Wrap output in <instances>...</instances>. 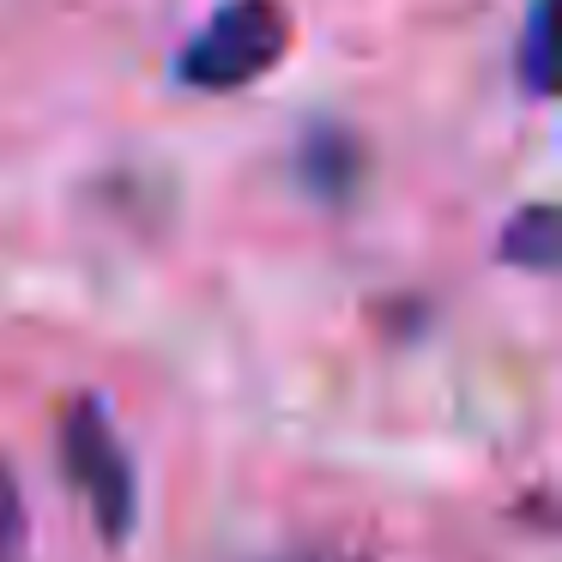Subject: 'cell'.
<instances>
[{"label": "cell", "mask_w": 562, "mask_h": 562, "mask_svg": "<svg viewBox=\"0 0 562 562\" xmlns=\"http://www.w3.org/2000/svg\"><path fill=\"white\" fill-rule=\"evenodd\" d=\"M291 49V13L284 0H231L206 19L194 43L182 49V86L194 91H236L284 61Z\"/></svg>", "instance_id": "6da1fadb"}, {"label": "cell", "mask_w": 562, "mask_h": 562, "mask_svg": "<svg viewBox=\"0 0 562 562\" xmlns=\"http://www.w3.org/2000/svg\"><path fill=\"white\" fill-rule=\"evenodd\" d=\"M61 472L86 496L103 544H127L134 532V460L98 400H74L61 412Z\"/></svg>", "instance_id": "7a4b0ae2"}, {"label": "cell", "mask_w": 562, "mask_h": 562, "mask_svg": "<svg viewBox=\"0 0 562 562\" xmlns=\"http://www.w3.org/2000/svg\"><path fill=\"white\" fill-rule=\"evenodd\" d=\"M296 170H303L308 194L351 200L357 182H363V146H357L351 134H339V127H315V134L303 139V151H296Z\"/></svg>", "instance_id": "3957f363"}, {"label": "cell", "mask_w": 562, "mask_h": 562, "mask_svg": "<svg viewBox=\"0 0 562 562\" xmlns=\"http://www.w3.org/2000/svg\"><path fill=\"white\" fill-rule=\"evenodd\" d=\"M557 236H562V224H557V206H526L520 218L508 224V236H502V255L514 260V267H532V272H550L557 267Z\"/></svg>", "instance_id": "277c9868"}, {"label": "cell", "mask_w": 562, "mask_h": 562, "mask_svg": "<svg viewBox=\"0 0 562 562\" xmlns=\"http://www.w3.org/2000/svg\"><path fill=\"white\" fill-rule=\"evenodd\" d=\"M550 31H557V0H532V13H526V43H520V74H526V91H532V98H550V86H557Z\"/></svg>", "instance_id": "5b68a950"}, {"label": "cell", "mask_w": 562, "mask_h": 562, "mask_svg": "<svg viewBox=\"0 0 562 562\" xmlns=\"http://www.w3.org/2000/svg\"><path fill=\"white\" fill-rule=\"evenodd\" d=\"M25 557V502H19V484L0 460V562H19Z\"/></svg>", "instance_id": "8992f818"}]
</instances>
